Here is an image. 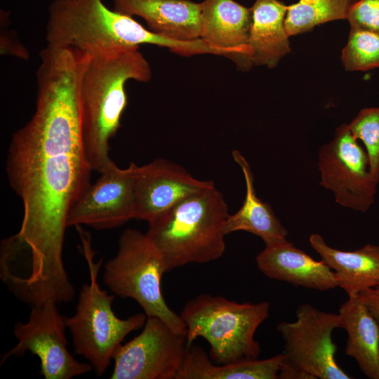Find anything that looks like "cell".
I'll list each match as a JSON object with an SVG mask.
<instances>
[{
	"mask_svg": "<svg viewBox=\"0 0 379 379\" xmlns=\"http://www.w3.org/2000/svg\"><path fill=\"white\" fill-rule=\"evenodd\" d=\"M35 111L12 137L6 164L20 198L19 231L10 237L22 272L51 281L66 274L62 259L68 214L91 185L79 99L81 69L62 60L36 70Z\"/></svg>",
	"mask_w": 379,
	"mask_h": 379,
	"instance_id": "6da1fadb",
	"label": "cell"
},
{
	"mask_svg": "<svg viewBox=\"0 0 379 379\" xmlns=\"http://www.w3.org/2000/svg\"><path fill=\"white\" fill-rule=\"evenodd\" d=\"M139 46L106 51L91 55L79 82V99L82 140L88 162L99 173L114 161L109 141L121 126L127 105L126 82H147L149 64Z\"/></svg>",
	"mask_w": 379,
	"mask_h": 379,
	"instance_id": "7a4b0ae2",
	"label": "cell"
},
{
	"mask_svg": "<svg viewBox=\"0 0 379 379\" xmlns=\"http://www.w3.org/2000/svg\"><path fill=\"white\" fill-rule=\"evenodd\" d=\"M47 45L93 55L152 44L184 55L192 43L173 40L145 29L131 16L110 10L102 0H53L48 7Z\"/></svg>",
	"mask_w": 379,
	"mask_h": 379,
	"instance_id": "3957f363",
	"label": "cell"
},
{
	"mask_svg": "<svg viewBox=\"0 0 379 379\" xmlns=\"http://www.w3.org/2000/svg\"><path fill=\"white\" fill-rule=\"evenodd\" d=\"M229 215L224 197L213 185L186 197L148 222L146 234L162 253L169 272L220 258L225 250Z\"/></svg>",
	"mask_w": 379,
	"mask_h": 379,
	"instance_id": "277c9868",
	"label": "cell"
},
{
	"mask_svg": "<svg viewBox=\"0 0 379 379\" xmlns=\"http://www.w3.org/2000/svg\"><path fill=\"white\" fill-rule=\"evenodd\" d=\"M270 309L265 301L239 303L201 294L189 300L180 315L187 327L188 345L201 337L210 345L212 361L228 364L258 359L260 347L254 335L268 317Z\"/></svg>",
	"mask_w": 379,
	"mask_h": 379,
	"instance_id": "5b68a950",
	"label": "cell"
},
{
	"mask_svg": "<svg viewBox=\"0 0 379 379\" xmlns=\"http://www.w3.org/2000/svg\"><path fill=\"white\" fill-rule=\"evenodd\" d=\"M77 228L90 282L81 286L75 313L66 317V325L72 335L74 353L87 359L95 374L101 376L125 337L143 327L147 317L145 313H138L123 319L115 314L112 310L115 295L109 294L98 282L102 260L94 262L90 239L80 226Z\"/></svg>",
	"mask_w": 379,
	"mask_h": 379,
	"instance_id": "8992f818",
	"label": "cell"
},
{
	"mask_svg": "<svg viewBox=\"0 0 379 379\" xmlns=\"http://www.w3.org/2000/svg\"><path fill=\"white\" fill-rule=\"evenodd\" d=\"M165 272L164 256L147 234L127 228L119 237L116 255L104 265L102 281L115 296L133 299L147 317H158L186 335L184 321L164 298L161 278Z\"/></svg>",
	"mask_w": 379,
	"mask_h": 379,
	"instance_id": "52a82bcc",
	"label": "cell"
},
{
	"mask_svg": "<svg viewBox=\"0 0 379 379\" xmlns=\"http://www.w3.org/2000/svg\"><path fill=\"white\" fill-rule=\"evenodd\" d=\"M296 319L281 321L277 330L284 340V362L312 379H350L335 359L333 331L340 328L338 313L321 311L310 303L300 305Z\"/></svg>",
	"mask_w": 379,
	"mask_h": 379,
	"instance_id": "ba28073f",
	"label": "cell"
},
{
	"mask_svg": "<svg viewBox=\"0 0 379 379\" xmlns=\"http://www.w3.org/2000/svg\"><path fill=\"white\" fill-rule=\"evenodd\" d=\"M66 317L57 303L48 301L31 306L27 322L18 321L14 334L18 342L2 354L1 365L11 357H22L26 352L40 360V374L45 379H70L90 372L89 363L77 361L67 350Z\"/></svg>",
	"mask_w": 379,
	"mask_h": 379,
	"instance_id": "9c48e42d",
	"label": "cell"
},
{
	"mask_svg": "<svg viewBox=\"0 0 379 379\" xmlns=\"http://www.w3.org/2000/svg\"><path fill=\"white\" fill-rule=\"evenodd\" d=\"M318 168L319 185L333 192L337 204L363 213L374 204L378 184L369 172L367 153L348 124L338 126L333 140L320 147Z\"/></svg>",
	"mask_w": 379,
	"mask_h": 379,
	"instance_id": "30bf717a",
	"label": "cell"
},
{
	"mask_svg": "<svg viewBox=\"0 0 379 379\" xmlns=\"http://www.w3.org/2000/svg\"><path fill=\"white\" fill-rule=\"evenodd\" d=\"M186 335L147 317L142 332L114 353L112 379H176L188 348Z\"/></svg>",
	"mask_w": 379,
	"mask_h": 379,
	"instance_id": "8fae6325",
	"label": "cell"
},
{
	"mask_svg": "<svg viewBox=\"0 0 379 379\" xmlns=\"http://www.w3.org/2000/svg\"><path fill=\"white\" fill-rule=\"evenodd\" d=\"M133 162L121 168L113 162L71 208L67 225L107 230L135 218Z\"/></svg>",
	"mask_w": 379,
	"mask_h": 379,
	"instance_id": "7c38bea8",
	"label": "cell"
},
{
	"mask_svg": "<svg viewBox=\"0 0 379 379\" xmlns=\"http://www.w3.org/2000/svg\"><path fill=\"white\" fill-rule=\"evenodd\" d=\"M135 218L147 222L186 197L212 186L211 180L193 177L180 165L157 159L143 166L134 164Z\"/></svg>",
	"mask_w": 379,
	"mask_h": 379,
	"instance_id": "4fadbf2b",
	"label": "cell"
},
{
	"mask_svg": "<svg viewBox=\"0 0 379 379\" xmlns=\"http://www.w3.org/2000/svg\"><path fill=\"white\" fill-rule=\"evenodd\" d=\"M201 4L200 37L229 51L239 68L248 69L252 66L249 47L251 9L234 0H205Z\"/></svg>",
	"mask_w": 379,
	"mask_h": 379,
	"instance_id": "5bb4252c",
	"label": "cell"
},
{
	"mask_svg": "<svg viewBox=\"0 0 379 379\" xmlns=\"http://www.w3.org/2000/svg\"><path fill=\"white\" fill-rule=\"evenodd\" d=\"M255 261L272 279L319 291L338 287L333 271L322 260H314L286 239L265 244Z\"/></svg>",
	"mask_w": 379,
	"mask_h": 379,
	"instance_id": "9a60e30c",
	"label": "cell"
},
{
	"mask_svg": "<svg viewBox=\"0 0 379 379\" xmlns=\"http://www.w3.org/2000/svg\"><path fill=\"white\" fill-rule=\"evenodd\" d=\"M113 10L145 20L149 30L167 39H200L201 4L190 0H112Z\"/></svg>",
	"mask_w": 379,
	"mask_h": 379,
	"instance_id": "2e32d148",
	"label": "cell"
},
{
	"mask_svg": "<svg viewBox=\"0 0 379 379\" xmlns=\"http://www.w3.org/2000/svg\"><path fill=\"white\" fill-rule=\"evenodd\" d=\"M309 242L348 296L379 286V246L368 244L355 251H341L328 246L318 234H312Z\"/></svg>",
	"mask_w": 379,
	"mask_h": 379,
	"instance_id": "e0dca14e",
	"label": "cell"
},
{
	"mask_svg": "<svg viewBox=\"0 0 379 379\" xmlns=\"http://www.w3.org/2000/svg\"><path fill=\"white\" fill-rule=\"evenodd\" d=\"M339 325L347 332L345 352L368 378L379 379V324L359 293L349 295L339 310Z\"/></svg>",
	"mask_w": 379,
	"mask_h": 379,
	"instance_id": "ac0fdd59",
	"label": "cell"
},
{
	"mask_svg": "<svg viewBox=\"0 0 379 379\" xmlns=\"http://www.w3.org/2000/svg\"><path fill=\"white\" fill-rule=\"evenodd\" d=\"M287 7L279 0H255L251 8L249 47L252 65L274 67L291 52L289 36L284 25Z\"/></svg>",
	"mask_w": 379,
	"mask_h": 379,
	"instance_id": "d6986e66",
	"label": "cell"
},
{
	"mask_svg": "<svg viewBox=\"0 0 379 379\" xmlns=\"http://www.w3.org/2000/svg\"><path fill=\"white\" fill-rule=\"evenodd\" d=\"M232 155L242 171L246 182V195L241 208L235 213L230 214L225 224L226 234L246 231L261 238L265 244L286 239V229L271 206L256 194L253 173L249 163L239 150H232Z\"/></svg>",
	"mask_w": 379,
	"mask_h": 379,
	"instance_id": "ffe728a7",
	"label": "cell"
},
{
	"mask_svg": "<svg viewBox=\"0 0 379 379\" xmlns=\"http://www.w3.org/2000/svg\"><path fill=\"white\" fill-rule=\"evenodd\" d=\"M284 360L280 353L262 360L216 364L201 347L190 345L176 379H277Z\"/></svg>",
	"mask_w": 379,
	"mask_h": 379,
	"instance_id": "44dd1931",
	"label": "cell"
},
{
	"mask_svg": "<svg viewBox=\"0 0 379 379\" xmlns=\"http://www.w3.org/2000/svg\"><path fill=\"white\" fill-rule=\"evenodd\" d=\"M355 0H299L287 7L284 25L288 36L305 33L321 24L347 20Z\"/></svg>",
	"mask_w": 379,
	"mask_h": 379,
	"instance_id": "7402d4cb",
	"label": "cell"
},
{
	"mask_svg": "<svg viewBox=\"0 0 379 379\" xmlns=\"http://www.w3.org/2000/svg\"><path fill=\"white\" fill-rule=\"evenodd\" d=\"M341 60L347 71L379 68V32L351 28Z\"/></svg>",
	"mask_w": 379,
	"mask_h": 379,
	"instance_id": "603a6c76",
	"label": "cell"
},
{
	"mask_svg": "<svg viewBox=\"0 0 379 379\" xmlns=\"http://www.w3.org/2000/svg\"><path fill=\"white\" fill-rule=\"evenodd\" d=\"M357 140L364 145L368 158L369 172L379 183V107L364 108L348 124Z\"/></svg>",
	"mask_w": 379,
	"mask_h": 379,
	"instance_id": "cb8c5ba5",
	"label": "cell"
},
{
	"mask_svg": "<svg viewBox=\"0 0 379 379\" xmlns=\"http://www.w3.org/2000/svg\"><path fill=\"white\" fill-rule=\"evenodd\" d=\"M351 28L379 32V0H358L352 5L347 19Z\"/></svg>",
	"mask_w": 379,
	"mask_h": 379,
	"instance_id": "d4e9b609",
	"label": "cell"
},
{
	"mask_svg": "<svg viewBox=\"0 0 379 379\" xmlns=\"http://www.w3.org/2000/svg\"><path fill=\"white\" fill-rule=\"evenodd\" d=\"M1 54L11 55L23 60L29 58V52L20 42L13 33H2L1 34Z\"/></svg>",
	"mask_w": 379,
	"mask_h": 379,
	"instance_id": "484cf974",
	"label": "cell"
},
{
	"mask_svg": "<svg viewBox=\"0 0 379 379\" xmlns=\"http://www.w3.org/2000/svg\"><path fill=\"white\" fill-rule=\"evenodd\" d=\"M359 295L379 324V286L365 289Z\"/></svg>",
	"mask_w": 379,
	"mask_h": 379,
	"instance_id": "4316f807",
	"label": "cell"
},
{
	"mask_svg": "<svg viewBox=\"0 0 379 379\" xmlns=\"http://www.w3.org/2000/svg\"><path fill=\"white\" fill-rule=\"evenodd\" d=\"M279 378L281 379H312L306 373L300 371L298 368H296L293 366H291L284 361L282 364L281 370L279 373Z\"/></svg>",
	"mask_w": 379,
	"mask_h": 379,
	"instance_id": "83f0119b",
	"label": "cell"
}]
</instances>
